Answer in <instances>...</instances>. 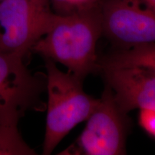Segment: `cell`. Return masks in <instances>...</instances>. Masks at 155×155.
<instances>
[{
    "label": "cell",
    "mask_w": 155,
    "mask_h": 155,
    "mask_svg": "<svg viewBox=\"0 0 155 155\" xmlns=\"http://www.w3.org/2000/svg\"><path fill=\"white\" fill-rule=\"evenodd\" d=\"M139 124L149 134L155 137V108L139 109Z\"/></svg>",
    "instance_id": "obj_11"
},
{
    "label": "cell",
    "mask_w": 155,
    "mask_h": 155,
    "mask_svg": "<svg viewBox=\"0 0 155 155\" xmlns=\"http://www.w3.org/2000/svg\"><path fill=\"white\" fill-rule=\"evenodd\" d=\"M103 35L129 48L155 43V12L139 0H101Z\"/></svg>",
    "instance_id": "obj_6"
},
{
    "label": "cell",
    "mask_w": 155,
    "mask_h": 155,
    "mask_svg": "<svg viewBox=\"0 0 155 155\" xmlns=\"http://www.w3.org/2000/svg\"><path fill=\"white\" fill-rule=\"evenodd\" d=\"M45 61L48 104L42 154L50 155L75 126L88 119L98 99L84 91L82 80L51 60Z\"/></svg>",
    "instance_id": "obj_2"
},
{
    "label": "cell",
    "mask_w": 155,
    "mask_h": 155,
    "mask_svg": "<svg viewBox=\"0 0 155 155\" xmlns=\"http://www.w3.org/2000/svg\"><path fill=\"white\" fill-rule=\"evenodd\" d=\"M45 89L46 75L32 74L24 58L0 52V124L18 126L27 111L44 110Z\"/></svg>",
    "instance_id": "obj_5"
},
{
    "label": "cell",
    "mask_w": 155,
    "mask_h": 155,
    "mask_svg": "<svg viewBox=\"0 0 155 155\" xmlns=\"http://www.w3.org/2000/svg\"><path fill=\"white\" fill-rule=\"evenodd\" d=\"M127 67L140 68L155 75V43L121 48L98 61V70Z\"/></svg>",
    "instance_id": "obj_8"
},
{
    "label": "cell",
    "mask_w": 155,
    "mask_h": 155,
    "mask_svg": "<svg viewBox=\"0 0 155 155\" xmlns=\"http://www.w3.org/2000/svg\"><path fill=\"white\" fill-rule=\"evenodd\" d=\"M37 154L25 142L18 126L0 124V155Z\"/></svg>",
    "instance_id": "obj_9"
},
{
    "label": "cell",
    "mask_w": 155,
    "mask_h": 155,
    "mask_svg": "<svg viewBox=\"0 0 155 155\" xmlns=\"http://www.w3.org/2000/svg\"><path fill=\"white\" fill-rule=\"evenodd\" d=\"M50 0H2L0 2V52L25 60L35 44L55 22Z\"/></svg>",
    "instance_id": "obj_3"
},
{
    "label": "cell",
    "mask_w": 155,
    "mask_h": 155,
    "mask_svg": "<svg viewBox=\"0 0 155 155\" xmlns=\"http://www.w3.org/2000/svg\"><path fill=\"white\" fill-rule=\"evenodd\" d=\"M83 131L60 154L121 155L126 154V141L130 122L106 85L96 108L86 120Z\"/></svg>",
    "instance_id": "obj_4"
},
{
    "label": "cell",
    "mask_w": 155,
    "mask_h": 155,
    "mask_svg": "<svg viewBox=\"0 0 155 155\" xmlns=\"http://www.w3.org/2000/svg\"><path fill=\"white\" fill-rule=\"evenodd\" d=\"M54 12L60 15L73 14L98 6L101 0H50Z\"/></svg>",
    "instance_id": "obj_10"
},
{
    "label": "cell",
    "mask_w": 155,
    "mask_h": 155,
    "mask_svg": "<svg viewBox=\"0 0 155 155\" xmlns=\"http://www.w3.org/2000/svg\"><path fill=\"white\" fill-rule=\"evenodd\" d=\"M140 2L155 12V0H139Z\"/></svg>",
    "instance_id": "obj_12"
},
{
    "label": "cell",
    "mask_w": 155,
    "mask_h": 155,
    "mask_svg": "<svg viewBox=\"0 0 155 155\" xmlns=\"http://www.w3.org/2000/svg\"><path fill=\"white\" fill-rule=\"evenodd\" d=\"M101 35L99 4L73 14L58 15L50 30L35 44L31 52L44 60L62 64L69 73L83 81L98 70L96 45Z\"/></svg>",
    "instance_id": "obj_1"
},
{
    "label": "cell",
    "mask_w": 155,
    "mask_h": 155,
    "mask_svg": "<svg viewBox=\"0 0 155 155\" xmlns=\"http://www.w3.org/2000/svg\"><path fill=\"white\" fill-rule=\"evenodd\" d=\"M122 111L155 108V75L137 67L99 70Z\"/></svg>",
    "instance_id": "obj_7"
},
{
    "label": "cell",
    "mask_w": 155,
    "mask_h": 155,
    "mask_svg": "<svg viewBox=\"0 0 155 155\" xmlns=\"http://www.w3.org/2000/svg\"><path fill=\"white\" fill-rule=\"evenodd\" d=\"M2 1V0H0V2H1Z\"/></svg>",
    "instance_id": "obj_13"
}]
</instances>
